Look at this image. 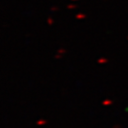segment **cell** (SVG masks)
I'll use <instances>...</instances> for the list:
<instances>
[{"mask_svg": "<svg viewBox=\"0 0 128 128\" xmlns=\"http://www.w3.org/2000/svg\"><path fill=\"white\" fill-rule=\"evenodd\" d=\"M112 101H109V100H106V101H104L103 104L104 105H109V104H112Z\"/></svg>", "mask_w": 128, "mask_h": 128, "instance_id": "1", "label": "cell"}, {"mask_svg": "<svg viewBox=\"0 0 128 128\" xmlns=\"http://www.w3.org/2000/svg\"><path fill=\"white\" fill-rule=\"evenodd\" d=\"M86 16L85 15H83V14H78V16H76V18H85Z\"/></svg>", "mask_w": 128, "mask_h": 128, "instance_id": "2", "label": "cell"}, {"mask_svg": "<svg viewBox=\"0 0 128 128\" xmlns=\"http://www.w3.org/2000/svg\"><path fill=\"white\" fill-rule=\"evenodd\" d=\"M99 62H106V59H101V60H99Z\"/></svg>", "mask_w": 128, "mask_h": 128, "instance_id": "3", "label": "cell"}, {"mask_svg": "<svg viewBox=\"0 0 128 128\" xmlns=\"http://www.w3.org/2000/svg\"><path fill=\"white\" fill-rule=\"evenodd\" d=\"M48 22H49V24H52V20L51 19H48Z\"/></svg>", "mask_w": 128, "mask_h": 128, "instance_id": "4", "label": "cell"}]
</instances>
